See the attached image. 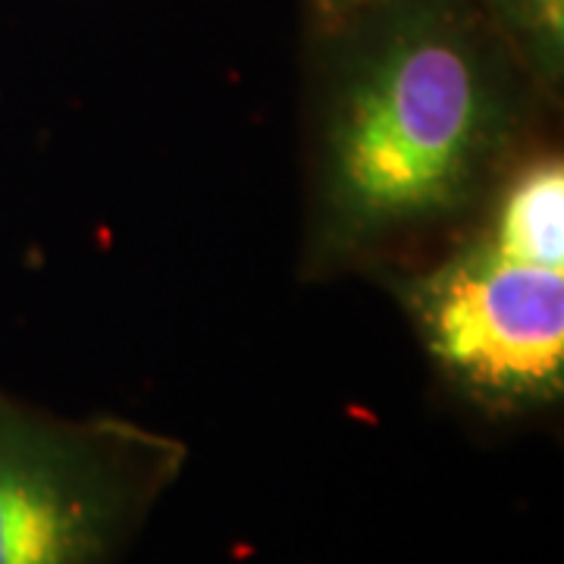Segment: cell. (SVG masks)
<instances>
[{"mask_svg":"<svg viewBox=\"0 0 564 564\" xmlns=\"http://www.w3.org/2000/svg\"><path fill=\"white\" fill-rule=\"evenodd\" d=\"M314 35L311 280L470 217L545 101L477 0H377Z\"/></svg>","mask_w":564,"mask_h":564,"instance_id":"1","label":"cell"},{"mask_svg":"<svg viewBox=\"0 0 564 564\" xmlns=\"http://www.w3.org/2000/svg\"><path fill=\"white\" fill-rule=\"evenodd\" d=\"M185 462L154 426L61 417L0 389V564H113Z\"/></svg>","mask_w":564,"mask_h":564,"instance_id":"2","label":"cell"},{"mask_svg":"<svg viewBox=\"0 0 564 564\" xmlns=\"http://www.w3.org/2000/svg\"><path fill=\"white\" fill-rule=\"evenodd\" d=\"M399 304L445 386L492 417L558 404L564 392V263L489 239L480 226L395 280Z\"/></svg>","mask_w":564,"mask_h":564,"instance_id":"3","label":"cell"},{"mask_svg":"<svg viewBox=\"0 0 564 564\" xmlns=\"http://www.w3.org/2000/svg\"><path fill=\"white\" fill-rule=\"evenodd\" d=\"M545 104L564 88V0H477Z\"/></svg>","mask_w":564,"mask_h":564,"instance_id":"4","label":"cell"},{"mask_svg":"<svg viewBox=\"0 0 564 564\" xmlns=\"http://www.w3.org/2000/svg\"><path fill=\"white\" fill-rule=\"evenodd\" d=\"M304 3H307V13H311V25L323 29V25H333V22L355 17L358 10L377 3V0H304Z\"/></svg>","mask_w":564,"mask_h":564,"instance_id":"5","label":"cell"}]
</instances>
